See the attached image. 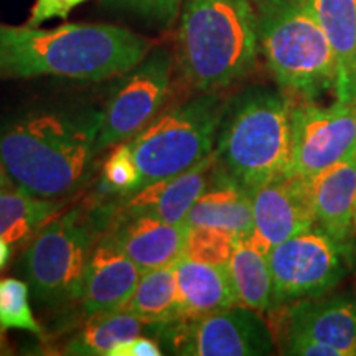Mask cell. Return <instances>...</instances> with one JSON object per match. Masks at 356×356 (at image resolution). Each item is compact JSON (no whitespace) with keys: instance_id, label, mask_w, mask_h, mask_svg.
<instances>
[{"instance_id":"6","label":"cell","mask_w":356,"mask_h":356,"mask_svg":"<svg viewBox=\"0 0 356 356\" xmlns=\"http://www.w3.org/2000/svg\"><path fill=\"white\" fill-rule=\"evenodd\" d=\"M111 220L104 210L73 207L33 234L25 246L22 270L38 302L48 307L78 302L89 257Z\"/></svg>"},{"instance_id":"30","label":"cell","mask_w":356,"mask_h":356,"mask_svg":"<svg viewBox=\"0 0 356 356\" xmlns=\"http://www.w3.org/2000/svg\"><path fill=\"white\" fill-rule=\"evenodd\" d=\"M282 353L293 356H340L330 345L304 335H282Z\"/></svg>"},{"instance_id":"21","label":"cell","mask_w":356,"mask_h":356,"mask_svg":"<svg viewBox=\"0 0 356 356\" xmlns=\"http://www.w3.org/2000/svg\"><path fill=\"white\" fill-rule=\"evenodd\" d=\"M226 270L238 305L257 312L274 310V280L266 252L246 238L239 239Z\"/></svg>"},{"instance_id":"31","label":"cell","mask_w":356,"mask_h":356,"mask_svg":"<svg viewBox=\"0 0 356 356\" xmlns=\"http://www.w3.org/2000/svg\"><path fill=\"white\" fill-rule=\"evenodd\" d=\"M162 348H160L157 338H149L139 335L131 340L119 341L118 345L111 350L109 356H160Z\"/></svg>"},{"instance_id":"2","label":"cell","mask_w":356,"mask_h":356,"mask_svg":"<svg viewBox=\"0 0 356 356\" xmlns=\"http://www.w3.org/2000/svg\"><path fill=\"white\" fill-rule=\"evenodd\" d=\"M101 113L43 111L0 127V160L12 185L56 200L81 188L95 170Z\"/></svg>"},{"instance_id":"14","label":"cell","mask_w":356,"mask_h":356,"mask_svg":"<svg viewBox=\"0 0 356 356\" xmlns=\"http://www.w3.org/2000/svg\"><path fill=\"white\" fill-rule=\"evenodd\" d=\"M142 270L124 252L102 236L89 257L79 296V314L84 320L121 310L131 299Z\"/></svg>"},{"instance_id":"5","label":"cell","mask_w":356,"mask_h":356,"mask_svg":"<svg viewBox=\"0 0 356 356\" xmlns=\"http://www.w3.org/2000/svg\"><path fill=\"white\" fill-rule=\"evenodd\" d=\"M259 50L280 89L312 101L335 91L337 61L322 26L299 0H259Z\"/></svg>"},{"instance_id":"20","label":"cell","mask_w":356,"mask_h":356,"mask_svg":"<svg viewBox=\"0 0 356 356\" xmlns=\"http://www.w3.org/2000/svg\"><path fill=\"white\" fill-rule=\"evenodd\" d=\"M180 320H195L238 305L225 266L181 256L175 262Z\"/></svg>"},{"instance_id":"4","label":"cell","mask_w":356,"mask_h":356,"mask_svg":"<svg viewBox=\"0 0 356 356\" xmlns=\"http://www.w3.org/2000/svg\"><path fill=\"white\" fill-rule=\"evenodd\" d=\"M218 163L249 193L291 170L292 102L273 89H252L225 109Z\"/></svg>"},{"instance_id":"22","label":"cell","mask_w":356,"mask_h":356,"mask_svg":"<svg viewBox=\"0 0 356 356\" xmlns=\"http://www.w3.org/2000/svg\"><path fill=\"white\" fill-rule=\"evenodd\" d=\"M124 310L152 325L180 320L175 264L144 270Z\"/></svg>"},{"instance_id":"34","label":"cell","mask_w":356,"mask_h":356,"mask_svg":"<svg viewBox=\"0 0 356 356\" xmlns=\"http://www.w3.org/2000/svg\"><path fill=\"white\" fill-rule=\"evenodd\" d=\"M355 238H356V210H355Z\"/></svg>"},{"instance_id":"13","label":"cell","mask_w":356,"mask_h":356,"mask_svg":"<svg viewBox=\"0 0 356 356\" xmlns=\"http://www.w3.org/2000/svg\"><path fill=\"white\" fill-rule=\"evenodd\" d=\"M280 337L304 335L335 348L340 356H356V297L348 293L315 297L284 305Z\"/></svg>"},{"instance_id":"23","label":"cell","mask_w":356,"mask_h":356,"mask_svg":"<svg viewBox=\"0 0 356 356\" xmlns=\"http://www.w3.org/2000/svg\"><path fill=\"white\" fill-rule=\"evenodd\" d=\"M155 325L147 323L127 310H114L109 314L88 318L83 328L70 338L63 355L71 356H109L119 341L131 340Z\"/></svg>"},{"instance_id":"17","label":"cell","mask_w":356,"mask_h":356,"mask_svg":"<svg viewBox=\"0 0 356 356\" xmlns=\"http://www.w3.org/2000/svg\"><path fill=\"white\" fill-rule=\"evenodd\" d=\"M305 180L315 225L338 241L355 239L356 155Z\"/></svg>"},{"instance_id":"24","label":"cell","mask_w":356,"mask_h":356,"mask_svg":"<svg viewBox=\"0 0 356 356\" xmlns=\"http://www.w3.org/2000/svg\"><path fill=\"white\" fill-rule=\"evenodd\" d=\"M61 210L63 204L58 200L33 197L13 186L0 190V236L12 246L26 244Z\"/></svg>"},{"instance_id":"33","label":"cell","mask_w":356,"mask_h":356,"mask_svg":"<svg viewBox=\"0 0 356 356\" xmlns=\"http://www.w3.org/2000/svg\"><path fill=\"white\" fill-rule=\"evenodd\" d=\"M8 186H13V185H12L10 178H8V175H7V170H6V167H3L2 160H0V190L8 188Z\"/></svg>"},{"instance_id":"32","label":"cell","mask_w":356,"mask_h":356,"mask_svg":"<svg viewBox=\"0 0 356 356\" xmlns=\"http://www.w3.org/2000/svg\"><path fill=\"white\" fill-rule=\"evenodd\" d=\"M10 254H12V244L0 236V270L6 269L8 261H10Z\"/></svg>"},{"instance_id":"7","label":"cell","mask_w":356,"mask_h":356,"mask_svg":"<svg viewBox=\"0 0 356 356\" xmlns=\"http://www.w3.org/2000/svg\"><path fill=\"white\" fill-rule=\"evenodd\" d=\"M222 113L220 97L207 92L159 114L129 139L140 188L188 170L215 152Z\"/></svg>"},{"instance_id":"16","label":"cell","mask_w":356,"mask_h":356,"mask_svg":"<svg viewBox=\"0 0 356 356\" xmlns=\"http://www.w3.org/2000/svg\"><path fill=\"white\" fill-rule=\"evenodd\" d=\"M216 160V154L213 152L188 170L142 186L139 191L126 198L122 211L184 225L191 207L210 184Z\"/></svg>"},{"instance_id":"12","label":"cell","mask_w":356,"mask_h":356,"mask_svg":"<svg viewBox=\"0 0 356 356\" xmlns=\"http://www.w3.org/2000/svg\"><path fill=\"white\" fill-rule=\"evenodd\" d=\"M252 231L248 241L269 252L270 248L315 226L307 180L284 173L251 191Z\"/></svg>"},{"instance_id":"8","label":"cell","mask_w":356,"mask_h":356,"mask_svg":"<svg viewBox=\"0 0 356 356\" xmlns=\"http://www.w3.org/2000/svg\"><path fill=\"white\" fill-rule=\"evenodd\" d=\"M274 280V310L333 291L355 269L356 244L338 241L317 225L267 252Z\"/></svg>"},{"instance_id":"28","label":"cell","mask_w":356,"mask_h":356,"mask_svg":"<svg viewBox=\"0 0 356 356\" xmlns=\"http://www.w3.org/2000/svg\"><path fill=\"white\" fill-rule=\"evenodd\" d=\"M111 6L127 8L159 25H170L177 19L184 0H108Z\"/></svg>"},{"instance_id":"9","label":"cell","mask_w":356,"mask_h":356,"mask_svg":"<svg viewBox=\"0 0 356 356\" xmlns=\"http://www.w3.org/2000/svg\"><path fill=\"white\" fill-rule=\"evenodd\" d=\"M261 312L234 305L195 320L160 325L157 337L173 353L188 356H259L274 353L273 330ZM155 337V338H157Z\"/></svg>"},{"instance_id":"19","label":"cell","mask_w":356,"mask_h":356,"mask_svg":"<svg viewBox=\"0 0 356 356\" xmlns=\"http://www.w3.org/2000/svg\"><path fill=\"white\" fill-rule=\"evenodd\" d=\"M315 17L337 61V101L356 102V0H299Z\"/></svg>"},{"instance_id":"15","label":"cell","mask_w":356,"mask_h":356,"mask_svg":"<svg viewBox=\"0 0 356 356\" xmlns=\"http://www.w3.org/2000/svg\"><path fill=\"white\" fill-rule=\"evenodd\" d=\"M106 236L144 270L175 264L184 254L188 226L173 225L149 215L122 211L113 216Z\"/></svg>"},{"instance_id":"3","label":"cell","mask_w":356,"mask_h":356,"mask_svg":"<svg viewBox=\"0 0 356 356\" xmlns=\"http://www.w3.org/2000/svg\"><path fill=\"white\" fill-rule=\"evenodd\" d=\"M257 13L249 0H184L177 61L200 91L226 88L254 68Z\"/></svg>"},{"instance_id":"25","label":"cell","mask_w":356,"mask_h":356,"mask_svg":"<svg viewBox=\"0 0 356 356\" xmlns=\"http://www.w3.org/2000/svg\"><path fill=\"white\" fill-rule=\"evenodd\" d=\"M25 330L43 335L29 302V282L19 279H0V330Z\"/></svg>"},{"instance_id":"29","label":"cell","mask_w":356,"mask_h":356,"mask_svg":"<svg viewBox=\"0 0 356 356\" xmlns=\"http://www.w3.org/2000/svg\"><path fill=\"white\" fill-rule=\"evenodd\" d=\"M84 2H88V0H35V6L26 25L40 26L48 20L66 19L73 8L79 7Z\"/></svg>"},{"instance_id":"10","label":"cell","mask_w":356,"mask_h":356,"mask_svg":"<svg viewBox=\"0 0 356 356\" xmlns=\"http://www.w3.org/2000/svg\"><path fill=\"white\" fill-rule=\"evenodd\" d=\"M172 83V56L165 48L150 50L114 88L101 113L96 149H106L129 140L157 118L165 104Z\"/></svg>"},{"instance_id":"1","label":"cell","mask_w":356,"mask_h":356,"mask_svg":"<svg viewBox=\"0 0 356 356\" xmlns=\"http://www.w3.org/2000/svg\"><path fill=\"white\" fill-rule=\"evenodd\" d=\"M152 44L150 38L108 24H65L48 30L0 24V79L104 81L139 65Z\"/></svg>"},{"instance_id":"18","label":"cell","mask_w":356,"mask_h":356,"mask_svg":"<svg viewBox=\"0 0 356 356\" xmlns=\"http://www.w3.org/2000/svg\"><path fill=\"white\" fill-rule=\"evenodd\" d=\"M185 225L221 229L239 239L248 238L252 231L251 193L222 170L216 160L210 184L191 207Z\"/></svg>"},{"instance_id":"26","label":"cell","mask_w":356,"mask_h":356,"mask_svg":"<svg viewBox=\"0 0 356 356\" xmlns=\"http://www.w3.org/2000/svg\"><path fill=\"white\" fill-rule=\"evenodd\" d=\"M102 190L113 195L127 198L140 190L139 168L134 160L129 140L114 145L113 152L108 155L101 172Z\"/></svg>"},{"instance_id":"27","label":"cell","mask_w":356,"mask_h":356,"mask_svg":"<svg viewBox=\"0 0 356 356\" xmlns=\"http://www.w3.org/2000/svg\"><path fill=\"white\" fill-rule=\"evenodd\" d=\"M238 241V236L221 229L188 228L181 256L226 267Z\"/></svg>"},{"instance_id":"11","label":"cell","mask_w":356,"mask_h":356,"mask_svg":"<svg viewBox=\"0 0 356 356\" xmlns=\"http://www.w3.org/2000/svg\"><path fill=\"white\" fill-rule=\"evenodd\" d=\"M356 155V102L312 101L292 106V162L289 173L310 178Z\"/></svg>"}]
</instances>
